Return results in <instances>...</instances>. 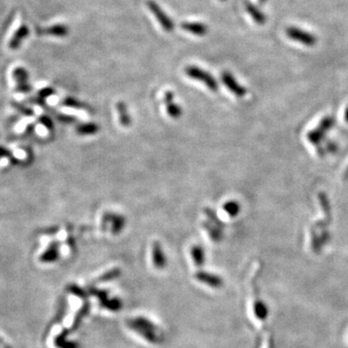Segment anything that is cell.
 Returning <instances> with one entry per match:
<instances>
[{
  "label": "cell",
  "mask_w": 348,
  "mask_h": 348,
  "mask_svg": "<svg viewBox=\"0 0 348 348\" xmlns=\"http://www.w3.org/2000/svg\"><path fill=\"white\" fill-rule=\"evenodd\" d=\"M185 73L189 78L204 84L211 91H217L219 89V85L216 79L210 73L199 67L188 66L185 69Z\"/></svg>",
  "instance_id": "6da1fadb"
},
{
  "label": "cell",
  "mask_w": 348,
  "mask_h": 348,
  "mask_svg": "<svg viewBox=\"0 0 348 348\" xmlns=\"http://www.w3.org/2000/svg\"><path fill=\"white\" fill-rule=\"evenodd\" d=\"M146 5L150 10V12L157 18L161 26L165 29V31L169 33L173 32L174 30V20L168 16V14L162 9V7L154 0H148L146 2Z\"/></svg>",
  "instance_id": "7a4b0ae2"
},
{
  "label": "cell",
  "mask_w": 348,
  "mask_h": 348,
  "mask_svg": "<svg viewBox=\"0 0 348 348\" xmlns=\"http://www.w3.org/2000/svg\"><path fill=\"white\" fill-rule=\"evenodd\" d=\"M103 225H106L108 223L111 224V233L113 235H118L122 232V230L126 226V218L123 215L112 213V212H106L103 216L102 220Z\"/></svg>",
  "instance_id": "3957f363"
},
{
  "label": "cell",
  "mask_w": 348,
  "mask_h": 348,
  "mask_svg": "<svg viewBox=\"0 0 348 348\" xmlns=\"http://www.w3.org/2000/svg\"><path fill=\"white\" fill-rule=\"evenodd\" d=\"M195 278L212 288H221L224 285V280L220 276L205 271H198L195 274Z\"/></svg>",
  "instance_id": "277c9868"
},
{
  "label": "cell",
  "mask_w": 348,
  "mask_h": 348,
  "mask_svg": "<svg viewBox=\"0 0 348 348\" xmlns=\"http://www.w3.org/2000/svg\"><path fill=\"white\" fill-rule=\"evenodd\" d=\"M287 35L292 39L295 40L297 42H300L304 45L307 46H313L316 43V38L310 34L307 33L301 29H298L296 27H290L287 29Z\"/></svg>",
  "instance_id": "5b68a950"
},
{
  "label": "cell",
  "mask_w": 348,
  "mask_h": 348,
  "mask_svg": "<svg viewBox=\"0 0 348 348\" xmlns=\"http://www.w3.org/2000/svg\"><path fill=\"white\" fill-rule=\"evenodd\" d=\"M222 81L225 86L227 87L235 96L237 97H244L247 93L246 89L242 87L229 72H224L222 74Z\"/></svg>",
  "instance_id": "8992f818"
},
{
  "label": "cell",
  "mask_w": 348,
  "mask_h": 348,
  "mask_svg": "<svg viewBox=\"0 0 348 348\" xmlns=\"http://www.w3.org/2000/svg\"><path fill=\"white\" fill-rule=\"evenodd\" d=\"M152 261L157 269H164L168 265V259L160 242L155 241L152 245Z\"/></svg>",
  "instance_id": "52a82bcc"
},
{
  "label": "cell",
  "mask_w": 348,
  "mask_h": 348,
  "mask_svg": "<svg viewBox=\"0 0 348 348\" xmlns=\"http://www.w3.org/2000/svg\"><path fill=\"white\" fill-rule=\"evenodd\" d=\"M165 104L167 107L168 114L173 119H179L183 113V109L180 104L174 102V94L173 91H167L165 93Z\"/></svg>",
  "instance_id": "ba28073f"
},
{
  "label": "cell",
  "mask_w": 348,
  "mask_h": 348,
  "mask_svg": "<svg viewBox=\"0 0 348 348\" xmlns=\"http://www.w3.org/2000/svg\"><path fill=\"white\" fill-rule=\"evenodd\" d=\"M29 35V28L25 24H21L12 35L9 41V48L11 50H17L22 42L28 37Z\"/></svg>",
  "instance_id": "9c48e42d"
},
{
  "label": "cell",
  "mask_w": 348,
  "mask_h": 348,
  "mask_svg": "<svg viewBox=\"0 0 348 348\" xmlns=\"http://www.w3.org/2000/svg\"><path fill=\"white\" fill-rule=\"evenodd\" d=\"M38 34L50 35L53 37H65L69 34V28L65 24H53L44 29H39Z\"/></svg>",
  "instance_id": "30bf717a"
},
{
  "label": "cell",
  "mask_w": 348,
  "mask_h": 348,
  "mask_svg": "<svg viewBox=\"0 0 348 348\" xmlns=\"http://www.w3.org/2000/svg\"><path fill=\"white\" fill-rule=\"evenodd\" d=\"M181 27L193 35L196 36H205L208 33V27L204 23L200 22H182Z\"/></svg>",
  "instance_id": "8fae6325"
},
{
  "label": "cell",
  "mask_w": 348,
  "mask_h": 348,
  "mask_svg": "<svg viewBox=\"0 0 348 348\" xmlns=\"http://www.w3.org/2000/svg\"><path fill=\"white\" fill-rule=\"evenodd\" d=\"M332 123H333V121H332L331 118H325L320 123V126L317 129H315L314 131H313L312 133L309 134V136H308L309 140H311L313 143L319 142V140L322 138L324 132H326L332 126Z\"/></svg>",
  "instance_id": "7c38bea8"
},
{
  "label": "cell",
  "mask_w": 348,
  "mask_h": 348,
  "mask_svg": "<svg viewBox=\"0 0 348 348\" xmlns=\"http://www.w3.org/2000/svg\"><path fill=\"white\" fill-rule=\"evenodd\" d=\"M116 110L119 115V121H120L121 126H123L125 128L130 127L131 123H132V119L130 117L127 104L123 101L117 102L116 103Z\"/></svg>",
  "instance_id": "4fadbf2b"
},
{
  "label": "cell",
  "mask_w": 348,
  "mask_h": 348,
  "mask_svg": "<svg viewBox=\"0 0 348 348\" xmlns=\"http://www.w3.org/2000/svg\"><path fill=\"white\" fill-rule=\"evenodd\" d=\"M203 227L206 229V231L208 232L210 238L212 239V241L214 242H221L224 238V233H223V229L214 226L213 224H211L210 222H203L202 223Z\"/></svg>",
  "instance_id": "5bb4252c"
},
{
  "label": "cell",
  "mask_w": 348,
  "mask_h": 348,
  "mask_svg": "<svg viewBox=\"0 0 348 348\" xmlns=\"http://www.w3.org/2000/svg\"><path fill=\"white\" fill-rule=\"evenodd\" d=\"M245 9L246 11L251 15V17H253V19L258 23V24H264L266 21V17L265 15L261 12V10L255 6L254 4H252L251 2H245Z\"/></svg>",
  "instance_id": "9a60e30c"
},
{
  "label": "cell",
  "mask_w": 348,
  "mask_h": 348,
  "mask_svg": "<svg viewBox=\"0 0 348 348\" xmlns=\"http://www.w3.org/2000/svg\"><path fill=\"white\" fill-rule=\"evenodd\" d=\"M191 256L193 263L197 267H202L205 263V252L204 249L199 245H194L191 249Z\"/></svg>",
  "instance_id": "2e32d148"
},
{
  "label": "cell",
  "mask_w": 348,
  "mask_h": 348,
  "mask_svg": "<svg viewBox=\"0 0 348 348\" xmlns=\"http://www.w3.org/2000/svg\"><path fill=\"white\" fill-rule=\"evenodd\" d=\"M99 126L96 123H84L77 127V133L82 136H92L99 132Z\"/></svg>",
  "instance_id": "e0dca14e"
},
{
  "label": "cell",
  "mask_w": 348,
  "mask_h": 348,
  "mask_svg": "<svg viewBox=\"0 0 348 348\" xmlns=\"http://www.w3.org/2000/svg\"><path fill=\"white\" fill-rule=\"evenodd\" d=\"M223 209L230 218H235L240 213L241 206L236 200H228L223 205Z\"/></svg>",
  "instance_id": "ac0fdd59"
},
{
  "label": "cell",
  "mask_w": 348,
  "mask_h": 348,
  "mask_svg": "<svg viewBox=\"0 0 348 348\" xmlns=\"http://www.w3.org/2000/svg\"><path fill=\"white\" fill-rule=\"evenodd\" d=\"M204 214L206 215V217L208 218V222H210L211 224H213L214 226L224 229L225 226H226V224L221 221L218 217V215L216 214V212L212 209V208H209V207H205L204 208Z\"/></svg>",
  "instance_id": "d6986e66"
},
{
  "label": "cell",
  "mask_w": 348,
  "mask_h": 348,
  "mask_svg": "<svg viewBox=\"0 0 348 348\" xmlns=\"http://www.w3.org/2000/svg\"><path fill=\"white\" fill-rule=\"evenodd\" d=\"M102 306L104 308H105L106 310L108 311H111V312H118L121 310L122 308V302L120 299L118 298H111V299H108L106 298L105 300L102 301L101 302Z\"/></svg>",
  "instance_id": "ffe728a7"
},
{
  "label": "cell",
  "mask_w": 348,
  "mask_h": 348,
  "mask_svg": "<svg viewBox=\"0 0 348 348\" xmlns=\"http://www.w3.org/2000/svg\"><path fill=\"white\" fill-rule=\"evenodd\" d=\"M120 275H121V269L120 268H113V269H110V270L104 272L103 275H101L98 278L97 281L98 282L109 281V280H112V279L118 278Z\"/></svg>",
  "instance_id": "44dd1931"
},
{
  "label": "cell",
  "mask_w": 348,
  "mask_h": 348,
  "mask_svg": "<svg viewBox=\"0 0 348 348\" xmlns=\"http://www.w3.org/2000/svg\"><path fill=\"white\" fill-rule=\"evenodd\" d=\"M254 311H255V314L257 315V317L261 320L266 319L267 315H268V309L266 307V305L262 302V301H257L255 303L254 306Z\"/></svg>",
  "instance_id": "7402d4cb"
},
{
  "label": "cell",
  "mask_w": 348,
  "mask_h": 348,
  "mask_svg": "<svg viewBox=\"0 0 348 348\" xmlns=\"http://www.w3.org/2000/svg\"><path fill=\"white\" fill-rule=\"evenodd\" d=\"M65 104H67L69 106H76L78 108L85 107V104H83L82 103H80V102H78L77 100H74V99H66L65 100Z\"/></svg>",
  "instance_id": "603a6c76"
},
{
  "label": "cell",
  "mask_w": 348,
  "mask_h": 348,
  "mask_svg": "<svg viewBox=\"0 0 348 348\" xmlns=\"http://www.w3.org/2000/svg\"><path fill=\"white\" fill-rule=\"evenodd\" d=\"M346 120L348 122V108L347 109V111H346Z\"/></svg>",
  "instance_id": "cb8c5ba5"
},
{
  "label": "cell",
  "mask_w": 348,
  "mask_h": 348,
  "mask_svg": "<svg viewBox=\"0 0 348 348\" xmlns=\"http://www.w3.org/2000/svg\"><path fill=\"white\" fill-rule=\"evenodd\" d=\"M266 1H267V0H259V3H260V4H261V5H262V4H264V3H265V2H266Z\"/></svg>",
  "instance_id": "d4e9b609"
},
{
  "label": "cell",
  "mask_w": 348,
  "mask_h": 348,
  "mask_svg": "<svg viewBox=\"0 0 348 348\" xmlns=\"http://www.w3.org/2000/svg\"><path fill=\"white\" fill-rule=\"evenodd\" d=\"M220 1H222V2H225V1H226V0H220Z\"/></svg>",
  "instance_id": "484cf974"
},
{
  "label": "cell",
  "mask_w": 348,
  "mask_h": 348,
  "mask_svg": "<svg viewBox=\"0 0 348 348\" xmlns=\"http://www.w3.org/2000/svg\"><path fill=\"white\" fill-rule=\"evenodd\" d=\"M347 176H348V175H347Z\"/></svg>",
  "instance_id": "4316f807"
}]
</instances>
